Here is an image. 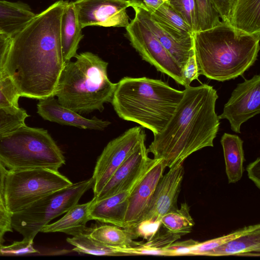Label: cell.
<instances>
[{
	"instance_id": "cell-15",
	"label": "cell",
	"mask_w": 260,
	"mask_h": 260,
	"mask_svg": "<svg viewBox=\"0 0 260 260\" xmlns=\"http://www.w3.org/2000/svg\"><path fill=\"white\" fill-rule=\"evenodd\" d=\"M183 163L171 168L161 176L154 190L147 211L141 220H160L166 214L176 210L184 176Z\"/></svg>"
},
{
	"instance_id": "cell-1",
	"label": "cell",
	"mask_w": 260,
	"mask_h": 260,
	"mask_svg": "<svg viewBox=\"0 0 260 260\" xmlns=\"http://www.w3.org/2000/svg\"><path fill=\"white\" fill-rule=\"evenodd\" d=\"M67 1L59 0L35 16L12 37L4 76L20 96H54L64 62L61 21Z\"/></svg>"
},
{
	"instance_id": "cell-46",
	"label": "cell",
	"mask_w": 260,
	"mask_h": 260,
	"mask_svg": "<svg viewBox=\"0 0 260 260\" xmlns=\"http://www.w3.org/2000/svg\"><path fill=\"white\" fill-rule=\"evenodd\" d=\"M3 32V31L1 29H0V32Z\"/></svg>"
},
{
	"instance_id": "cell-25",
	"label": "cell",
	"mask_w": 260,
	"mask_h": 260,
	"mask_svg": "<svg viewBox=\"0 0 260 260\" xmlns=\"http://www.w3.org/2000/svg\"><path fill=\"white\" fill-rule=\"evenodd\" d=\"M260 252V229L242 235L213 249L205 256L249 255Z\"/></svg>"
},
{
	"instance_id": "cell-18",
	"label": "cell",
	"mask_w": 260,
	"mask_h": 260,
	"mask_svg": "<svg viewBox=\"0 0 260 260\" xmlns=\"http://www.w3.org/2000/svg\"><path fill=\"white\" fill-rule=\"evenodd\" d=\"M134 187L99 201L94 197L90 209V219L123 229L128 198Z\"/></svg>"
},
{
	"instance_id": "cell-29",
	"label": "cell",
	"mask_w": 260,
	"mask_h": 260,
	"mask_svg": "<svg viewBox=\"0 0 260 260\" xmlns=\"http://www.w3.org/2000/svg\"><path fill=\"white\" fill-rule=\"evenodd\" d=\"M189 211L190 207L187 203H181L180 208H178L161 217V225L170 232L181 236L190 233L194 222Z\"/></svg>"
},
{
	"instance_id": "cell-14",
	"label": "cell",
	"mask_w": 260,
	"mask_h": 260,
	"mask_svg": "<svg viewBox=\"0 0 260 260\" xmlns=\"http://www.w3.org/2000/svg\"><path fill=\"white\" fill-rule=\"evenodd\" d=\"M142 140L135 150L113 174L102 190L95 196L96 201L107 198L134 187L146 170L151 158Z\"/></svg>"
},
{
	"instance_id": "cell-20",
	"label": "cell",
	"mask_w": 260,
	"mask_h": 260,
	"mask_svg": "<svg viewBox=\"0 0 260 260\" xmlns=\"http://www.w3.org/2000/svg\"><path fill=\"white\" fill-rule=\"evenodd\" d=\"M93 201V198L86 203L76 204L59 220L45 225L41 232H59L75 236L88 232L89 229L86 227V224L91 220L90 209Z\"/></svg>"
},
{
	"instance_id": "cell-36",
	"label": "cell",
	"mask_w": 260,
	"mask_h": 260,
	"mask_svg": "<svg viewBox=\"0 0 260 260\" xmlns=\"http://www.w3.org/2000/svg\"><path fill=\"white\" fill-rule=\"evenodd\" d=\"M33 242L22 240L15 241L11 245L4 246L0 245V253L3 255H20L38 252L33 246Z\"/></svg>"
},
{
	"instance_id": "cell-35",
	"label": "cell",
	"mask_w": 260,
	"mask_h": 260,
	"mask_svg": "<svg viewBox=\"0 0 260 260\" xmlns=\"http://www.w3.org/2000/svg\"><path fill=\"white\" fill-rule=\"evenodd\" d=\"M161 226L160 220L147 219L142 220L136 225L126 229L134 233L137 238L141 237L147 241L157 233Z\"/></svg>"
},
{
	"instance_id": "cell-34",
	"label": "cell",
	"mask_w": 260,
	"mask_h": 260,
	"mask_svg": "<svg viewBox=\"0 0 260 260\" xmlns=\"http://www.w3.org/2000/svg\"><path fill=\"white\" fill-rule=\"evenodd\" d=\"M19 95L11 79L7 76L0 79V107H19Z\"/></svg>"
},
{
	"instance_id": "cell-12",
	"label": "cell",
	"mask_w": 260,
	"mask_h": 260,
	"mask_svg": "<svg viewBox=\"0 0 260 260\" xmlns=\"http://www.w3.org/2000/svg\"><path fill=\"white\" fill-rule=\"evenodd\" d=\"M80 26L127 27L129 0H76L73 2Z\"/></svg>"
},
{
	"instance_id": "cell-39",
	"label": "cell",
	"mask_w": 260,
	"mask_h": 260,
	"mask_svg": "<svg viewBox=\"0 0 260 260\" xmlns=\"http://www.w3.org/2000/svg\"><path fill=\"white\" fill-rule=\"evenodd\" d=\"M184 87L190 86L192 81L198 79L200 75L194 54L191 56L182 69Z\"/></svg>"
},
{
	"instance_id": "cell-30",
	"label": "cell",
	"mask_w": 260,
	"mask_h": 260,
	"mask_svg": "<svg viewBox=\"0 0 260 260\" xmlns=\"http://www.w3.org/2000/svg\"><path fill=\"white\" fill-rule=\"evenodd\" d=\"M260 229L259 224L250 225L239 229L229 234L203 242H198L193 247L190 255H204L208 251L242 235Z\"/></svg>"
},
{
	"instance_id": "cell-22",
	"label": "cell",
	"mask_w": 260,
	"mask_h": 260,
	"mask_svg": "<svg viewBox=\"0 0 260 260\" xmlns=\"http://www.w3.org/2000/svg\"><path fill=\"white\" fill-rule=\"evenodd\" d=\"M35 15L26 4L0 0V29L12 37Z\"/></svg>"
},
{
	"instance_id": "cell-10",
	"label": "cell",
	"mask_w": 260,
	"mask_h": 260,
	"mask_svg": "<svg viewBox=\"0 0 260 260\" xmlns=\"http://www.w3.org/2000/svg\"><path fill=\"white\" fill-rule=\"evenodd\" d=\"M145 139L146 134L143 127L135 126L107 144L98 157L93 170L94 197L99 194L117 169Z\"/></svg>"
},
{
	"instance_id": "cell-16",
	"label": "cell",
	"mask_w": 260,
	"mask_h": 260,
	"mask_svg": "<svg viewBox=\"0 0 260 260\" xmlns=\"http://www.w3.org/2000/svg\"><path fill=\"white\" fill-rule=\"evenodd\" d=\"M37 112L45 120L81 129L103 131L111 124L109 121L96 117L92 118L84 117L61 105L55 96L40 99L37 105Z\"/></svg>"
},
{
	"instance_id": "cell-13",
	"label": "cell",
	"mask_w": 260,
	"mask_h": 260,
	"mask_svg": "<svg viewBox=\"0 0 260 260\" xmlns=\"http://www.w3.org/2000/svg\"><path fill=\"white\" fill-rule=\"evenodd\" d=\"M166 168L161 159L151 158L146 170L129 196L124 229L133 227L143 219Z\"/></svg>"
},
{
	"instance_id": "cell-28",
	"label": "cell",
	"mask_w": 260,
	"mask_h": 260,
	"mask_svg": "<svg viewBox=\"0 0 260 260\" xmlns=\"http://www.w3.org/2000/svg\"><path fill=\"white\" fill-rule=\"evenodd\" d=\"M88 232L89 231L80 233L67 239V242L74 246L73 251L80 253L98 256L125 255L116 248L106 246L94 239L89 235Z\"/></svg>"
},
{
	"instance_id": "cell-42",
	"label": "cell",
	"mask_w": 260,
	"mask_h": 260,
	"mask_svg": "<svg viewBox=\"0 0 260 260\" xmlns=\"http://www.w3.org/2000/svg\"><path fill=\"white\" fill-rule=\"evenodd\" d=\"M167 1V0H129L131 7L140 8L150 14Z\"/></svg>"
},
{
	"instance_id": "cell-7",
	"label": "cell",
	"mask_w": 260,
	"mask_h": 260,
	"mask_svg": "<svg viewBox=\"0 0 260 260\" xmlns=\"http://www.w3.org/2000/svg\"><path fill=\"white\" fill-rule=\"evenodd\" d=\"M93 185L92 177L73 183L12 214L13 229L23 236V240L33 242L35 236L45 225L77 204L82 196L92 188Z\"/></svg>"
},
{
	"instance_id": "cell-45",
	"label": "cell",
	"mask_w": 260,
	"mask_h": 260,
	"mask_svg": "<svg viewBox=\"0 0 260 260\" xmlns=\"http://www.w3.org/2000/svg\"><path fill=\"white\" fill-rule=\"evenodd\" d=\"M3 203H4V200H3V197L2 196H0V204Z\"/></svg>"
},
{
	"instance_id": "cell-26",
	"label": "cell",
	"mask_w": 260,
	"mask_h": 260,
	"mask_svg": "<svg viewBox=\"0 0 260 260\" xmlns=\"http://www.w3.org/2000/svg\"><path fill=\"white\" fill-rule=\"evenodd\" d=\"M121 228L114 225L104 224L90 229L88 233L94 239L114 248L134 247L142 242L135 241L137 238L129 230Z\"/></svg>"
},
{
	"instance_id": "cell-44",
	"label": "cell",
	"mask_w": 260,
	"mask_h": 260,
	"mask_svg": "<svg viewBox=\"0 0 260 260\" xmlns=\"http://www.w3.org/2000/svg\"><path fill=\"white\" fill-rule=\"evenodd\" d=\"M8 172L6 168L0 161V196L3 197L4 182Z\"/></svg>"
},
{
	"instance_id": "cell-40",
	"label": "cell",
	"mask_w": 260,
	"mask_h": 260,
	"mask_svg": "<svg viewBox=\"0 0 260 260\" xmlns=\"http://www.w3.org/2000/svg\"><path fill=\"white\" fill-rule=\"evenodd\" d=\"M9 232H13L11 214L8 211L3 203L0 204V245L4 242V236Z\"/></svg>"
},
{
	"instance_id": "cell-2",
	"label": "cell",
	"mask_w": 260,
	"mask_h": 260,
	"mask_svg": "<svg viewBox=\"0 0 260 260\" xmlns=\"http://www.w3.org/2000/svg\"><path fill=\"white\" fill-rule=\"evenodd\" d=\"M163 129L154 134L147 151L171 168L193 153L213 147L220 119L215 112L218 96L210 85L188 86Z\"/></svg>"
},
{
	"instance_id": "cell-8",
	"label": "cell",
	"mask_w": 260,
	"mask_h": 260,
	"mask_svg": "<svg viewBox=\"0 0 260 260\" xmlns=\"http://www.w3.org/2000/svg\"><path fill=\"white\" fill-rule=\"evenodd\" d=\"M72 184V181L58 171L44 168L8 170L4 182V204L12 214Z\"/></svg>"
},
{
	"instance_id": "cell-27",
	"label": "cell",
	"mask_w": 260,
	"mask_h": 260,
	"mask_svg": "<svg viewBox=\"0 0 260 260\" xmlns=\"http://www.w3.org/2000/svg\"><path fill=\"white\" fill-rule=\"evenodd\" d=\"M161 226L157 233L146 242L131 247L116 248L125 255H165V249L181 238V235L170 232Z\"/></svg>"
},
{
	"instance_id": "cell-4",
	"label": "cell",
	"mask_w": 260,
	"mask_h": 260,
	"mask_svg": "<svg viewBox=\"0 0 260 260\" xmlns=\"http://www.w3.org/2000/svg\"><path fill=\"white\" fill-rule=\"evenodd\" d=\"M183 93L159 79L125 77L116 83L111 103L119 117L154 135L165 127Z\"/></svg>"
},
{
	"instance_id": "cell-19",
	"label": "cell",
	"mask_w": 260,
	"mask_h": 260,
	"mask_svg": "<svg viewBox=\"0 0 260 260\" xmlns=\"http://www.w3.org/2000/svg\"><path fill=\"white\" fill-rule=\"evenodd\" d=\"M73 2H68L61 18L60 35L63 58L65 63L77 54L79 45L83 38Z\"/></svg>"
},
{
	"instance_id": "cell-37",
	"label": "cell",
	"mask_w": 260,
	"mask_h": 260,
	"mask_svg": "<svg viewBox=\"0 0 260 260\" xmlns=\"http://www.w3.org/2000/svg\"><path fill=\"white\" fill-rule=\"evenodd\" d=\"M199 242L189 239L182 241H175L165 249L164 256L190 255L194 245Z\"/></svg>"
},
{
	"instance_id": "cell-24",
	"label": "cell",
	"mask_w": 260,
	"mask_h": 260,
	"mask_svg": "<svg viewBox=\"0 0 260 260\" xmlns=\"http://www.w3.org/2000/svg\"><path fill=\"white\" fill-rule=\"evenodd\" d=\"M150 16L160 27L177 39H185L192 36L189 26L167 2L150 14Z\"/></svg>"
},
{
	"instance_id": "cell-33",
	"label": "cell",
	"mask_w": 260,
	"mask_h": 260,
	"mask_svg": "<svg viewBox=\"0 0 260 260\" xmlns=\"http://www.w3.org/2000/svg\"><path fill=\"white\" fill-rule=\"evenodd\" d=\"M169 5L186 22L193 34L197 31L194 0H167Z\"/></svg>"
},
{
	"instance_id": "cell-41",
	"label": "cell",
	"mask_w": 260,
	"mask_h": 260,
	"mask_svg": "<svg viewBox=\"0 0 260 260\" xmlns=\"http://www.w3.org/2000/svg\"><path fill=\"white\" fill-rule=\"evenodd\" d=\"M11 40L10 35L0 32V79L4 77L5 63Z\"/></svg>"
},
{
	"instance_id": "cell-9",
	"label": "cell",
	"mask_w": 260,
	"mask_h": 260,
	"mask_svg": "<svg viewBox=\"0 0 260 260\" xmlns=\"http://www.w3.org/2000/svg\"><path fill=\"white\" fill-rule=\"evenodd\" d=\"M125 28V37L143 60L184 86L182 68L145 25L134 17Z\"/></svg>"
},
{
	"instance_id": "cell-11",
	"label": "cell",
	"mask_w": 260,
	"mask_h": 260,
	"mask_svg": "<svg viewBox=\"0 0 260 260\" xmlns=\"http://www.w3.org/2000/svg\"><path fill=\"white\" fill-rule=\"evenodd\" d=\"M260 112V76L239 83L225 104L219 119H227L231 129L240 133L243 123Z\"/></svg>"
},
{
	"instance_id": "cell-21",
	"label": "cell",
	"mask_w": 260,
	"mask_h": 260,
	"mask_svg": "<svg viewBox=\"0 0 260 260\" xmlns=\"http://www.w3.org/2000/svg\"><path fill=\"white\" fill-rule=\"evenodd\" d=\"M229 183H236L243 175L245 161L243 141L238 136L225 133L220 140Z\"/></svg>"
},
{
	"instance_id": "cell-17",
	"label": "cell",
	"mask_w": 260,
	"mask_h": 260,
	"mask_svg": "<svg viewBox=\"0 0 260 260\" xmlns=\"http://www.w3.org/2000/svg\"><path fill=\"white\" fill-rule=\"evenodd\" d=\"M133 8L135 17L153 33L182 69L194 54L193 36L185 39H177L154 21L149 12L139 7Z\"/></svg>"
},
{
	"instance_id": "cell-23",
	"label": "cell",
	"mask_w": 260,
	"mask_h": 260,
	"mask_svg": "<svg viewBox=\"0 0 260 260\" xmlns=\"http://www.w3.org/2000/svg\"><path fill=\"white\" fill-rule=\"evenodd\" d=\"M260 0H237L229 24L248 34L260 32Z\"/></svg>"
},
{
	"instance_id": "cell-3",
	"label": "cell",
	"mask_w": 260,
	"mask_h": 260,
	"mask_svg": "<svg viewBox=\"0 0 260 260\" xmlns=\"http://www.w3.org/2000/svg\"><path fill=\"white\" fill-rule=\"evenodd\" d=\"M193 51L200 75L220 82L242 75L257 59L260 32L248 34L229 24L196 31Z\"/></svg>"
},
{
	"instance_id": "cell-38",
	"label": "cell",
	"mask_w": 260,
	"mask_h": 260,
	"mask_svg": "<svg viewBox=\"0 0 260 260\" xmlns=\"http://www.w3.org/2000/svg\"><path fill=\"white\" fill-rule=\"evenodd\" d=\"M223 23L229 24L237 0H209Z\"/></svg>"
},
{
	"instance_id": "cell-5",
	"label": "cell",
	"mask_w": 260,
	"mask_h": 260,
	"mask_svg": "<svg viewBox=\"0 0 260 260\" xmlns=\"http://www.w3.org/2000/svg\"><path fill=\"white\" fill-rule=\"evenodd\" d=\"M65 63L54 93L63 106L80 114L102 112L111 103L116 83L108 75V62L91 52Z\"/></svg>"
},
{
	"instance_id": "cell-6",
	"label": "cell",
	"mask_w": 260,
	"mask_h": 260,
	"mask_svg": "<svg viewBox=\"0 0 260 260\" xmlns=\"http://www.w3.org/2000/svg\"><path fill=\"white\" fill-rule=\"evenodd\" d=\"M0 161L10 170L54 171L66 162L62 151L47 130L25 124L0 136Z\"/></svg>"
},
{
	"instance_id": "cell-31",
	"label": "cell",
	"mask_w": 260,
	"mask_h": 260,
	"mask_svg": "<svg viewBox=\"0 0 260 260\" xmlns=\"http://www.w3.org/2000/svg\"><path fill=\"white\" fill-rule=\"evenodd\" d=\"M197 31L207 30L223 23L209 0H194Z\"/></svg>"
},
{
	"instance_id": "cell-32",
	"label": "cell",
	"mask_w": 260,
	"mask_h": 260,
	"mask_svg": "<svg viewBox=\"0 0 260 260\" xmlns=\"http://www.w3.org/2000/svg\"><path fill=\"white\" fill-rule=\"evenodd\" d=\"M28 116L26 111L19 107H0V136L25 124Z\"/></svg>"
},
{
	"instance_id": "cell-43",
	"label": "cell",
	"mask_w": 260,
	"mask_h": 260,
	"mask_svg": "<svg viewBox=\"0 0 260 260\" xmlns=\"http://www.w3.org/2000/svg\"><path fill=\"white\" fill-rule=\"evenodd\" d=\"M249 178L253 181L256 186L260 187V158L258 157L250 163L246 168Z\"/></svg>"
}]
</instances>
